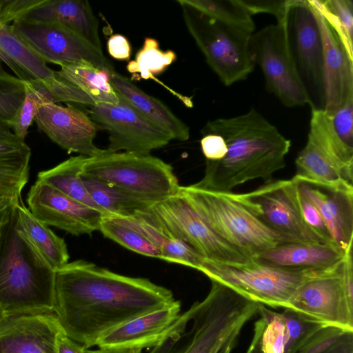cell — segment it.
Instances as JSON below:
<instances>
[{"label":"cell","mask_w":353,"mask_h":353,"mask_svg":"<svg viewBox=\"0 0 353 353\" xmlns=\"http://www.w3.org/2000/svg\"><path fill=\"white\" fill-rule=\"evenodd\" d=\"M111 83L117 94L130 106L172 139L184 141L189 139V127L161 101L147 94L115 70L111 74Z\"/></svg>","instance_id":"24"},{"label":"cell","mask_w":353,"mask_h":353,"mask_svg":"<svg viewBox=\"0 0 353 353\" xmlns=\"http://www.w3.org/2000/svg\"><path fill=\"white\" fill-rule=\"evenodd\" d=\"M298 200L302 216L308 227L310 228L324 243L335 245L331 239L328 230L318 210L308 200L300 194L299 192Z\"/></svg>","instance_id":"45"},{"label":"cell","mask_w":353,"mask_h":353,"mask_svg":"<svg viewBox=\"0 0 353 353\" xmlns=\"http://www.w3.org/2000/svg\"><path fill=\"white\" fill-rule=\"evenodd\" d=\"M211 283L206 297L180 314L148 353H213L257 313L258 303L221 283Z\"/></svg>","instance_id":"4"},{"label":"cell","mask_w":353,"mask_h":353,"mask_svg":"<svg viewBox=\"0 0 353 353\" xmlns=\"http://www.w3.org/2000/svg\"><path fill=\"white\" fill-rule=\"evenodd\" d=\"M21 198L13 196L0 190V211L17 203Z\"/></svg>","instance_id":"53"},{"label":"cell","mask_w":353,"mask_h":353,"mask_svg":"<svg viewBox=\"0 0 353 353\" xmlns=\"http://www.w3.org/2000/svg\"><path fill=\"white\" fill-rule=\"evenodd\" d=\"M87 158L83 155L72 157L49 170L39 172L37 180L82 204L109 215L94 201L83 181L81 174Z\"/></svg>","instance_id":"31"},{"label":"cell","mask_w":353,"mask_h":353,"mask_svg":"<svg viewBox=\"0 0 353 353\" xmlns=\"http://www.w3.org/2000/svg\"><path fill=\"white\" fill-rule=\"evenodd\" d=\"M186 28L210 68L226 86L245 80L256 63L250 48L253 33L229 26L177 0Z\"/></svg>","instance_id":"6"},{"label":"cell","mask_w":353,"mask_h":353,"mask_svg":"<svg viewBox=\"0 0 353 353\" xmlns=\"http://www.w3.org/2000/svg\"><path fill=\"white\" fill-rule=\"evenodd\" d=\"M242 328H239L232 332L226 339L223 345L213 353H230L236 344V339Z\"/></svg>","instance_id":"52"},{"label":"cell","mask_w":353,"mask_h":353,"mask_svg":"<svg viewBox=\"0 0 353 353\" xmlns=\"http://www.w3.org/2000/svg\"><path fill=\"white\" fill-rule=\"evenodd\" d=\"M179 192L222 239L254 259L276 245L292 241L262 223L243 206L233 192H219L190 185Z\"/></svg>","instance_id":"5"},{"label":"cell","mask_w":353,"mask_h":353,"mask_svg":"<svg viewBox=\"0 0 353 353\" xmlns=\"http://www.w3.org/2000/svg\"><path fill=\"white\" fill-rule=\"evenodd\" d=\"M265 326V323L261 318L254 323L253 336L245 353H263L261 338Z\"/></svg>","instance_id":"50"},{"label":"cell","mask_w":353,"mask_h":353,"mask_svg":"<svg viewBox=\"0 0 353 353\" xmlns=\"http://www.w3.org/2000/svg\"><path fill=\"white\" fill-rule=\"evenodd\" d=\"M176 59L173 50L163 51L156 39L146 37L134 60L129 61L126 68L130 73L139 79H154L155 75L164 71Z\"/></svg>","instance_id":"36"},{"label":"cell","mask_w":353,"mask_h":353,"mask_svg":"<svg viewBox=\"0 0 353 353\" xmlns=\"http://www.w3.org/2000/svg\"><path fill=\"white\" fill-rule=\"evenodd\" d=\"M82 176V175H81ZM94 201L107 214L128 217L150 208L156 201L144 196L82 176Z\"/></svg>","instance_id":"32"},{"label":"cell","mask_w":353,"mask_h":353,"mask_svg":"<svg viewBox=\"0 0 353 353\" xmlns=\"http://www.w3.org/2000/svg\"><path fill=\"white\" fill-rule=\"evenodd\" d=\"M142 350L139 347H98L96 350L86 348L85 353H141Z\"/></svg>","instance_id":"51"},{"label":"cell","mask_w":353,"mask_h":353,"mask_svg":"<svg viewBox=\"0 0 353 353\" xmlns=\"http://www.w3.org/2000/svg\"><path fill=\"white\" fill-rule=\"evenodd\" d=\"M322 353H353V332L348 331Z\"/></svg>","instance_id":"48"},{"label":"cell","mask_w":353,"mask_h":353,"mask_svg":"<svg viewBox=\"0 0 353 353\" xmlns=\"http://www.w3.org/2000/svg\"><path fill=\"white\" fill-rule=\"evenodd\" d=\"M205 132L221 135L227 152L220 161H205L204 176L192 184L196 188L231 192L252 180L268 183L285 166L291 141L254 108L239 116L209 121L201 130Z\"/></svg>","instance_id":"2"},{"label":"cell","mask_w":353,"mask_h":353,"mask_svg":"<svg viewBox=\"0 0 353 353\" xmlns=\"http://www.w3.org/2000/svg\"><path fill=\"white\" fill-rule=\"evenodd\" d=\"M345 253L333 244L288 241L261 252L254 260L283 269L317 270L335 265Z\"/></svg>","instance_id":"22"},{"label":"cell","mask_w":353,"mask_h":353,"mask_svg":"<svg viewBox=\"0 0 353 353\" xmlns=\"http://www.w3.org/2000/svg\"><path fill=\"white\" fill-rule=\"evenodd\" d=\"M346 332L348 331L337 327L323 326L307 341L297 353H322L332 346Z\"/></svg>","instance_id":"44"},{"label":"cell","mask_w":353,"mask_h":353,"mask_svg":"<svg viewBox=\"0 0 353 353\" xmlns=\"http://www.w3.org/2000/svg\"><path fill=\"white\" fill-rule=\"evenodd\" d=\"M257 313L265 323L261 338L263 353H284L287 331L281 314L261 303H258Z\"/></svg>","instance_id":"40"},{"label":"cell","mask_w":353,"mask_h":353,"mask_svg":"<svg viewBox=\"0 0 353 353\" xmlns=\"http://www.w3.org/2000/svg\"><path fill=\"white\" fill-rule=\"evenodd\" d=\"M297 190L319 212L332 242L344 252L353 245V183H319L296 176Z\"/></svg>","instance_id":"16"},{"label":"cell","mask_w":353,"mask_h":353,"mask_svg":"<svg viewBox=\"0 0 353 353\" xmlns=\"http://www.w3.org/2000/svg\"><path fill=\"white\" fill-rule=\"evenodd\" d=\"M343 259L303 281L285 309L324 326L353 331V300L345 286Z\"/></svg>","instance_id":"11"},{"label":"cell","mask_w":353,"mask_h":353,"mask_svg":"<svg viewBox=\"0 0 353 353\" xmlns=\"http://www.w3.org/2000/svg\"><path fill=\"white\" fill-rule=\"evenodd\" d=\"M201 134L200 144L205 159L212 161L223 159L227 152V145L224 139L215 133L205 132Z\"/></svg>","instance_id":"46"},{"label":"cell","mask_w":353,"mask_h":353,"mask_svg":"<svg viewBox=\"0 0 353 353\" xmlns=\"http://www.w3.org/2000/svg\"><path fill=\"white\" fill-rule=\"evenodd\" d=\"M281 314L287 331L284 353H297L307 341L324 326L292 310L284 309Z\"/></svg>","instance_id":"39"},{"label":"cell","mask_w":353,"mask_h":353,"mask_svg":"<svg viewBox=\"0 0 353 353\" xmlns=\"http://www.w3.org/2000/svg\"><path fill=\"white\" fill-rule=\"evenodd\" d=\"M55 75L78 88L98 103H117L119 96L111 83L112 72L100 69L87 61L61 65Z\"/></svg>","instance_id":"28"},{"label":"cell","mask_w":353,"mask_h":353,"mask_svg":"<svg viewBox=\"0 0 353 353\" xmlns=\"http://www.w3.org/2000/svg\"><path fill=\"white\" fill-rule=\"evenodd\" d=\"M88 113L109 134L107 150L148 154L168 145L172 139L152 124L119 96L117 103H98Z\"/></svg>","instance_id":"14"},{"label":"cell","mask_w":353,"mask_h":353,"mask_svg":"<svg viewBox=\"0 0 353 353\" xmlns=\"http://www.w3.org/2000/svg\"><path fill=\"white\" fill-rule=\"evenodd\" d=\"M61 332L54 312L5 315L0 321V353H58Z\"/></svg>","instance_id":"19"},{"label":"cell","mask_w":353,"mask_h":353,"mask_svg":"<svg viewBox=\"0 0 353 353\" xmlns=\"http://www.w3.org/2000/svg\"><path fill=\"white\" fill-rule=\"evenodd\" d=\"M4 316H5V314L0 308V321L3 319Z\"/></svg>","instance_id":"56"},{"label":"cell","mask_w":353,"mask_h":353,"mask_svg":"<svg viewBox=\"0 0 353 353\" xmlns=\"http://www.w3.org/2000/svg\"><path fill=\"white\" fill-rule=\"evenodd\" d=\"M107 47L112 57L119 60H129L131 54L130 44L123 35H112L108 40Z\"/></svg>","instance_id":"47"},{"label":"cell","mask_w":353,"mask_h":353,"mask_svg":"<svg viewBox=\"0 0 353 353\" xmlns=\"http://www.w3.org/2000/svg\"><path fill=\"white\" fill-rule=\"evenodd\" d=\"M250 48L270 92L288 108L307 104L312 106L296 65L289 22L271 24L254 32L250 39Z\"/></svg>","instance_id":"9"},{"label":"cell","mask_w":353,"mask_h":353,"mask_svg":"<svg viewBox=\"0 0 353 353\" xmlns=\"http://www.w3.org/2000/svg\"><path fill=\"white\" fill-rule=\"evenodd\" d=\"M17 139V137L14 136L9 126L0 123V139Z\"/></svg>","instance_id":"54"},{"label":"cell","mask_w":353,"mask_h":353,"mask_svg":"<svg viewBox=\"0 0 353 353\" xmlns=\"http://www.w3.org/2000/svg\"><path fill=\"white\" fill-rule=\"evenodd\" d=\"M295 164L296 172L294 176L305 179L319 183L345 181L330 158L308 139L297 155Z\"/></svg>","instance_id":"33"},{"label":"cell","mask_w":353,"mask_h":353,"mask_svg":"<svg viewBox=\"0 0 353 353\" xmlns=\"http://www.w3.org/2000/svg\"><path fill=\"white\" fill-rule=\"evenodd\" d=\"M146 211L157 223L205 259L232 265L252 260L219 237L179 190Z\"/></svg>","instance_id":"10"},{"label":"cell","mask_w":353,"mask_h":353,"mask_svg":"<svg viewBox=\"0 0 353 353\" xmlns=\"http://www.w3.org/2000/svg\"><path fill=\"white\" fill-rule=\"evenodd\" d=\"M85 347L68 337L63 332L58 338V353H85Z\"/></svg>","instance_id":"49"},{"label":"cell","mask_w":353,"mask_h":353,"mask_svg":"<svg viewBox=\"0 0 353 353\" xmlns=\"http://www.w3.org/2000/svg\"><path fill=\"white\" fill-rule=\"evenodd\" d=\"M201 12L229 26L254 33L252 16L240 0H183Z\"/></svg>","instance_id":"34"},{"label":"cell","mask_w":353,"mask_h":353,"mask_svg":"<svg viewBox=\"0 0 353 353\" xmlns=\"http://www.w3.org/2000/svg\"><path fill=\"white\" fill-rule=\"evenodd\" d=\"M308 1L315 12L322 41L323 110L332 114L353 97V60L323 16Z\"/></svg>","instance_id":"20"},{"label":"cell","mask_w":353,"mask_h":353,"mask_svg":"<svg viewBox=\"0 0 353 353\" xmlns=\"http://www.w3.org/2000/svg\"><path fill=\"white\" fill-rule=\"evenodd\" d=\"M55 272L54 314L63 333L85 348L123 323L176 301L169 289L148 279L82 259Z\"/></svg>","instance_id":"1"},{"label":"cell","mask_w":353,"mask_h":353,"mask_svg":"<svg viewBox=\"0 0 353 353\" xmlns=\"http://www.w3.org/2000/svg\"><path fill=\"white\" fill-rule=\"evenodd\" d=\"M27 196L28 210L36 219L72 235H90L99 230L103 217L107 216L37 179Z\"/></svg>","instance_id":"15"},{"label":"cell","mask_w":353,"mask_h":353,"mask_svg":"<svg viewBox=\"0 0 353 353\" xmlns=\"http://www.w3.org/2000/svg\"><path fill=\"white\" fill-rule=\"evenodd\" d=\"M307 139L330 158L346 181L353 183V148L339 139L323 109L312 108Z\"/></svg>","instance_id":"29"},{"label":"cell","mask_w":353,"mask_h":353,"mask_svg":"<svg viewBox=\"0 0 353 353\" xmlns=\"http://www.w3.org/2000/svg\"><path fill=\"white\" fill-rule=\"evenodd\" d=\"M252 16L268 13L276 19V23H288L291 10L296 0H240Z\"/></svg>","instance_id":"42"},{"label":"cell","mask_w":353,"mask_h":353,"mask_svg":"<svg viewBox=\"0 0 353 353\" xmlns=\"http://www.w3.org/2000/svg\"><path fill=\"white\" fill-rule=\"evenodd\" d=\"M181 303L151 311L128 321L106 333L97 341V347H152L171 330L180 315Z\"/></svg>","instance_id":"21"},{"label":"cell","mask_w":353,"mask_h":353,"mask_svg":"<svg viewBox=\"0 0 353 353\" xmlns=\"http://www.w3.org/2000/svg\"><path fill=\"white\" fill-rule=\"evenodd\" d=\"M4 65L23 81L47 79L54 75V70L14 34L6 19L4 0H0V74L6 73Z\"/></svg>","instance_id":"25"},{"label":"cell","mask_w":353,"mask_h":353,"mask_svg":"<svg viewBox=\"0 0 353 353\" xmlns=\"http://www.w3.org/2000/svg\"><path fill=\"white\" fill-rule=\"evenodd\" d=\"M14 206V205L0 211V230H1V227L3 226V225L4 224V223L8 219V218L11 212V210Z\"/></svg>","instance_id":"55"},{"label":"cell","mask_w":353,"mask_h":353,"mask_svg":"<svg viewBox=\"0 0 353 353\" xmlns=\"http://www.w3.org/2000/svg\"><path fill=\"white\" fill-rule=\"evenodd\" d=\"M18 224L39 253L56 270L69 261L64 239L36 219L21 199L14 206Z\"/></svg>","instance_id":"27"},{"label":"cell","mask_w":353,"mask_h":353,"mask_svg":"<svg viewBox=\"0 0 353 353\" xmlns=\"http://www.w3.org/2000/svg\"><path fill=\"white\" fill-rule=\"evenodd\" d=\"M110 216L148 238L160 250L162 260L200 271L205 259L157 223L146 210L128 217Z\"/></svg>","instance_id":"26"},{"label":"cell","mask_w":353,"mask_h":353,"mask_svg":"<svg viewBox=\"0 0 353 353\" xmlns=\"http://www.w3.org/2000/svg\"><path fill=\"white\" fill-rule=\"evenodd\" d=\"M82 176L144 196L156 202L175 194L173 168L150 154L105 152L88 157Z\"/></svg>","instance_id":"7"},{"label":"cell","mask_w":353,"mask_h":353,"mask_svg":"<svg viewBox=\"0 0 353 353\" xmlns=\"http://www.w3.org/2000/svg\"><path fill=\"white\" fill-rule=\"evenodd\" d=\"M21 19L63 25L102 50L99 21L88 1L39 0Z\"/></svg>","instance_id":"23"},{"label":"cell","mask_w":353,"mask_h":353,"mask_svg":"<svg viewBox=\"0 0 353 353\" xmlns=\"http://www.w3.org/2000/svg\"><path fill=\"white\" fill-rule=\"evenodd\" d=\"M328 116L339 139L346 145L353 148V97L350 98L343 105Z\"/></svg>","instance_id":"43"},{"label":"cell","mask_w":353,"mask_h":353,"mask_svg":"<svg viewBox=\"0 0 353 353\" xmlns=\"http://www.w3.org/2000/svg\"><path fill=\"white\" fill-rule=\"evenodd\" d=\"M99 231L105 237L132 252L162 259L160 250L148 238L132 228L117 221L110 215L103 217Z\"/></svg>","instance_id":"37"},{"label":"cell","mask_w":353,"mask_h":353,"mask_svg":"<svg viewBox=\"0 0 353 353\" xmlns=\"http://www.w3.org/2000/svg\"><path fill=\"white\" fill-rule=\"evenodd\" d=\"M11 28L24 45L46 63L61 66L84 61L100 69L114 70L102 50L63 25L20 19L12 23Z\"/></svg>","instance_id":"13"},{"label":"cell","mask_w":353,"mask_h":353,"mask_svg":"<svg viewBox=\"0 0 353 353\" xmlns=\"http://www.w3.org/2000/svg\"><path fill=\"white\" fill-rule=\"evenodd\" d=\"M235 199L262 223L292 241L324 243L305 223L292 179L270 181Z\"/></svg>","instance_id":"12"},{"label":"cell","mask_w":353,"mask_h":353,"mask_svg":"<svg viewBox=\"0 0 353 353\" xmlns=\"http://www.w3.org/2000/svg\"><path fill=\"white\" fill-rule=\"evenodd\" d=\"M14 206L0 230V308L5 315L54 312L55 270L21 230Z\"/></svg>","instance_id":"3"},{"label":"cell","mask_w":353,"mask_h":353,"mask_svg":"<svg viewBox=\"0 0 353 353\" xmlns=\"http://www.w3.org/2000/svg\"><path fill=\"white\" fill-rule=\"evenodd\" d=\"M25 98L9 128L14 136L24 141L39 105L51 102L50 93L41 79L24 81Z\"/></svg>","instance_id":"38"},{"label":"cell","mask_w":353,"mask_h":353,"mask_svg":"<svg viewBox=\"0 0 353 353\" xmlns=\"http://www.w3.org/2000/svg\"><path fill=\"white\" fill-rule=\"evenodd\" d=\"M337 34L353 60V2L351 0H310Z\"/></svg>","instance_id":"35"},{"label":"cell","mask_w":353,"mask_h":353,"mask_svg":"<svg viewBox=\"0 0 353 353\" xmlns=\"http://www.w3.org/2000/svg\"><path fill=\"white\" fill-rule=\"evenodd\" d=\"M34 121L41 131L68 153L92 157L105 152L94 143L98 125L87 113L72 104L63 106L45 102L38 108Z\"/></svg>","instance_id":"18"},{"label":"cell","mask_w":353,"mask_h":353,"mask_svg":"<svg viewBox=\"0 0 353 353\" xmlns=\"http://www.w3.org/2000/svg\"><path fill=\"white\" fill-rule=\"evenodd\" d=\"M31 150L19 139H0V190L17 198L29 178Z\"/></svg>","instance_id":"30"},{"label":"cell","mask_w":353,"mask_h":353,"mask_svg":"<svg viewBox=\"0 0 353 353\" xmlns=\"http://www.w3.org/2000/svg\"><path fill=\"white\" fill-rule=\"evenodd\" d=\"M24 81L9 73L0 74V123L9 126L25 98Z\"/></svg>","instance_id":"41"},{"label":"cell","mask_w":353,"mask_h":353,"mask_svg":"<svg viewBox=\"0 0 353 353\" xmlns=\"http://www.w3.org/2000/svg\"><path fill=\"white\" fill-rule=\"evenodd\" d=\"M289 26L298 70L312 105L315 95L320 99L323 109L322 41L315 12L308 0H296L291 10Z\"/></svg>","instance_id":"17"},{"label":"cell","mask_w":353,"mask_h":353,"mask_svg":"<svg viewBox=\"0 0 353 353\" xmlns=\"http://www.w3.org/2000/svg\"><path fill=\"white\" fill-rule=\"evenodd\" d=\"M320 270L283 269L254 259L236 265L205 259L200 272L210 281L221 283L253 301L285 309L300 285Z\"/></svg>","instance_id":"8"}]
</instances>
